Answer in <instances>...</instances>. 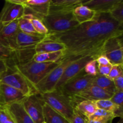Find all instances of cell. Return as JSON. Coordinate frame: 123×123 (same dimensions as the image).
Returning <instances> with one entry per match:
<instances>
[{
  "instance_id": "obj_8",
  "label": "cell",
  "mask_w": 123,
  "mask_h": 123,
  "mask_svg": "<svg viewBox=\"0 0 123 123\" xmlns=\"http://www.w3.org/2000/svg\"><path fill=\"white\" fill-rule=\"evenodd\" d=\"M113 94L95 85H91L79 93L68 98L72 106L74 107L80 102L85 100L97 101L103 99H110Z\"/></svg>"
},
{
  "instance_id": "obj_11",
  "label": "cell",
  "mask_w": 123,
  "mask_h": 123,
  "mask_svg": "<svg viewBox=\"0 0 123 123\" xmlns=\"http://www.w3.org/2000/svg\"><path fill=\"white\" fill-rule=\"evenodd\" d=\"M123 36L114 37L106 42L102 55H105L112 65H121L123 61Z\"/></svg>"
},
{
  "instance_id": "obj_19",
  "label": "cell",
  "mask_w": 123,
  "mask_h": 123,
  "mask_svg": "<svg viewBox=\"0 0 123 123\" xmlns=\"http://www.w3.org/2000/svg\"><path fill=\"white\" fill-rule=\"evenodd\" d=\"M66 50V47L63 43L47 38L36 44L35 47L36 54L65 51Z\"/></svg>"
},
{
  "instance_id": "obj_16",
  "label": "cell",
  "mask_w": 123,
  "mask_h": 123,
  "mask_svg": "<svg viewBox=\"0 0 123 123\" xmlns=\"http://www.w3.org/2000/svg\"><path fill=\"white\" fill-rule=\"evenodd\" d=\"M123 0H90L83 1L82 5L94 11L96 13H110Z\"/></svg>"
},
{
  "instance_id": "obj_33",
  "label": "cell",
  "mask_w": 123,
  "mask_h": 123,
  "mask_svg": "<svg viewBox=\"0 0 123 123\" xmlns=\"http://www.w3.org/2000/svg\"><path fill=\"white\" fill-rule=\"evenodd\" d=\"M0 123H14L5 107L0 110Z\"/></svg>"
},
{
  "instance_id": "obj_28",
  "label": "cell",
  "mask_w": 123,
  "mask_h": 123,
  "mask_svg": "<svg viewBox=\"0 0 123 123\" xmlns=\"http://www.w3.org/2000/svg\"><path fill=\"white\" fill-rule=\"evenodd\" d=\"M95 103L98 109H103L107 111L112 112L115 114L118 107L114 104L110 99H103L95 101Z\"/></svg>"
},
{
  "instance_id": "obj_25",
  "label": "cell",
  "mask_w": 123,
  "mask_h": 123,
  "mask_svg": "<svg viewBox=\"0 0 123 123\" xmlns=\"http://www.w3.org/2000/svg\"><path fill=\"white\" fill-rule=\"evenodd\" d=\"M97 109L95 102L90 100L83 101L74 107L76 111L82 114L86 118H89L93 115Z\"/></svg>"
},
{
  "instance_id": "obj_24",
  "label": "cell",
  "mask_w": 123,
  "mask_h": 123,
  "mask_svg": "<svg viewBox=\"0 0 123 123\" xmlns=\"http://www.w3.org/2000/svg\"><path fill=\"white\" fill-rule=\"evenodd\" d=\"M91 85L98 86L113 94L116 92V88L114 81L111 80L107 76L100 75L99 74H97L95 76Z\"/></svg>"
},
{
  "instance_id": "obj_42",
  "label": "cell",
  "mask_w": 123,
  "mask_h": 123,
  "mask_svg": "<svg viewBox=\"0 0 123 123\" xmlns=\"http://www.w3.org/2000/svg\"><path fill=\"white\" fill-rule=\"evenodd\" d=\"M2 108H4V107L2 106H1V105H0V110H1V109H2Z\"/></svg>"
},
{
  "instance_id": "obj_29",
  "label": "cell",
  "mask_w": 123,
  "mask_h": 123,
  "mask_svg": "<svg viewBox=\"0 0 123 123\" xmlns=\"http://www.w3.org/2000/svg\"><path fill=\"white\" fill-rule=\"evenodd\" d=\"M31 20L35 30L38 34L43 35L46 37L48 36L49 34L48 30L41 19L31 15Z\"/></svg>"
},
{
  "instance_id": "obj_4",
  "label": "cell",
  "mask_w": 123,
  "mask_h": 123,
  "mask_svg": "<svg viewBox=\"0 0 123 123\" xmlns=\"http://www.w3.org/2000/svg\"><path fill=\"white\" fill-rule=\"evenodd\" d=\"M38 96L44 103L63 116L70 123L74 109L67 97L56 91L38 94Z\"/></svg>"
},
{
  "instance_id": "obj_35",
  "label": "cell",
  "mask_w": 123,
  "mask_h": 123,
  "mask_svg": "<svg viewBox=\"0 0 123 123\" xmlns=\"http://www.w3.org/2000/svg\"><path fill=\"white\" fill-rule=\"evenodd\" d=\"M85 118L86 117L85 116L74 109L70 123H85Z\"/></svg>"
},
{
  "instance_id": "obj_20",
  "label": "cell",
  "mask_w": 123,
  "mask_h": 123,
  "mask_svg": "<svg viewBox=\"0 0 123 123\" xmlns=\"http://www.w3.org/2000/svg\"><path fill=\"white\" fill-rule=\"evenodd\" d=\"M73 14L79 24L93 20L97 13L88 7L80 5L73 10Z\"/></svg>"
},
{
  "instance_id": "obj_27",
  "label": "cell",
  "mask_w": 123,
  "mask_h": 123,
  "mask_svg": "<svg viewBox=\"0 0 123 123\" xmlns=\"http://www.w3.org/2000/svg\"><path fill=\"white\" fill-rule=\"evenodd\" d=\"M115 118H116V116L114 112L97 108L94 114L88 119L104 123H112L113 120Z\"/></svg>"
},
{
  "instance_id": "obj_14",
  "label": "cell",
  "mask_w": 123,
  "mask_h": 123,
  "mask_svg": "<svg viewBox=\"0 0 123 123\" xmlns=\"http://www.w3.org/2000/svg\"><path fill=\"white\" fill-rule=\"evenodd\" d=\"M50 2L51 0H23L25 14H30L42 20L49 13Z\"/></svg>"
},
{
  "instance_id": "obj_31",
  "label": "cell",
  "mask_w": 123,
  "mask_h": 123,
  "mask_svg": "<svg viewBox=\"0 0 123 123\" xmlns=\"http://www.w3.org/2000/svg\"><path fill=\"white\" fill-rule=\"evenodd\" d=\"M123 76V70L120 65H113L108 77L111 80H114L118 77Z\"/></svg>"
},
{
  "instance_id": "obj_34",
  "label": "cell",
  "mask_w": 123,
  "mask_h": 123,
  "mask_svg": "<svg viewBox=\"0 0 123 123\" xmlns=\"http://www.w3.org/2000/svg\"><path fill=\"white\" fill-rule=\"evenodd\" d=\"M112 66L113 65H112L111 64H109L108 65H105V66L97 64V72H98V74L102 76H108V74L110 73L111 70Z\"/></svg>"
},
{
  "instance_id": "obj_12",
  "label": "cell",
  "mask_w": 123,
  "mask_h": 123,
  "mask_svg": "<svg viewBox=\"0 0 123 123\" xmlns=\"http://www.w3.org/2000/svg\"><path fill=\"white\" fill-rule=\"evenodd\" d=\"M25 111L34 123L44 122L43 117L44 102L40 99L38 94L26 97L22 102Z\"/></svg>"
},
{
  "instance_id": "obj_36",
  "label": "cell",
  "mask_w": 123,
  "mask_h": 123,
  "mask_svg": "<svg viewBox=\"0 0 123 123\" xmlns=\"http://www.w3.org/2000/svg\"><path fill=\"white\" fill-rule=\"evenodd\" d=\"M114 85H115L116 91H123V76L118 77L114 80Z\"/></svg>"
},
{
  "instance_id": "obj_22",
  "label": "cell",
  "mask_w": 123,
  "mask_h": 123,
  "mask_svg": "<svg viewBox=\"0 0 123 123\" xmlns=\"http://www.w3.org/2000/svg\"><path fill=\"white\" fill-rule=\"evenodd\" d=\"M43 117L46 123H70L67 119L45 103L43 104Z\"/></svg>"
},
{
  "instance_id": "obj_30",
  "label": "cell",
  "mask_w": 123,
  "mask_h": 123,
  "mask_svg": "<svg viewBox=\"0 0 123 123\" xmlns=\"http://www.w3.org/2000/svg\"><path fill=\"white\" fill-rule=\"evenodd\" d=\"M84 70L87 75L96 76L98 74V72H97V63L96 62V59H93V60L89 61L85 65Z\"/></svg>"
},
{
  "instance_id": "obj_3",
  "label": "cell",
  "mask_w": 123,
  "mask_h": 123,
  "mask_svg": "<svg viewBox=\"0 0 123 123\" xmlns=\"http://www.w3.org/2000/svg\"><path fill=\"white\" fill-rule=\"evenodd\" d=\"M56 62H38L33 60L18 65L14 69L19 71L31 84L35 86L39 83L49 72L58 66Z\"/></svg>"
},
{
  "instance_id": "obj_7",
  "label": "cell",
  "mask_w": 123,
  "mask_h": 123,
  "mask_svg": "<svg viewBox=\"0 0 123 123\" xmlns=\"http://www.w3.org/2000/svg\"><path fill=\"white\" fill-rule=\"evenodd\" d=\"M94 78L95 76L87 75L84 70L79 76L64 85L57 92L70 98L91 86Z\"/></svg>"
},
{
  "instance_id": "obj_1",
  "label": "cell",
  "mask_w": 123,
  "mask_h": 123,
  "mask_svg": "<svg viewBox=\"0 0 123 123\" xmlns=\"http://www.w3.org/2000/svg\"><path fill=\"white\" fill-rule=\"evenodd\" d=\"M123 36V23L110 13H97L93 20L79 24L66 32L49 35L46 38L63 43L64 58L91 56L96 59L102 54L106 42Z\"/></svg>"
},
{
  "instance_id": "obj_5",
  "label": "cell",
  "mask_w": 123,
  "mask_h": 123,
  "mask_svg": "<svg viewBox=\"0 0 123 123\" xmlns=\"http://www.w3.org/2000/svg\"><path fill=\"white\" fill-rule=\"evenodd\" d=\"M79 57H68L62 58L58 66L50 71L39 83L35 85L38 94L55 91V87L62 76L66 67L74 60Z\"/></svg>"
},
{
  "instance_id": "obj_6",
  "label": "cell",
  "mask_w": 123,
  "mask_h": 123,
  "mask_svg": "<svg viewBox=\"0 0 123 123\" xmlns=\"http://www.w3.org/2000/svg\"><path fill=\"white\" fill-rule=\"evenodd\" d=\"M0 82L12 86L21 91L26 97L38 94L32 84L17 70H7V72L0 76Z\"/></svg>"
},
{
  "instance_id": "obj_43",
  "label": "cell",
  "mask_w": 123,
  "mask_h": 123,
  "mask_svg": "<svg viewBox=\"0 0 123 123\" xmlns=\"http://www.w3.org/2000/svg\"><path fill=\"white\" fill-rule=\"evenodd\" d=\"M122 50H123V48H122Z\"/></svg>"
},
{
  "instance_id": "obj_40",
  "label": "cell",
  "mask_w": 123,
  "mask_h": 123,
  "mask_svg": "<svg viewBox=\"0 0 123 123\" xmlns=\"http://www.w3.org/2000/svg\"><path fill=\"white\" fill-rule=\"evenodd\" d=\"M117 123H123V118H120V120L118 121Z\"/></svg>"
},
{
  "instance_id": "obj_44",
  "label": "cell",
  "mask_w": 123,
  "mask_h": 123,
  "mask_svg": "<svg viewBox=\"0 0 123 123\" xmlns=\"http://www.w3.org/2000/svg\"><path fill=\"white\" fill-rule=\"evenodd\" d=\"M43 123H45V122H43Z\"/></svg>"
},
{
  "instance_id": "obj_32",
  "label": "cell",
  "mask_w": 123,
  "mask_h": 123,
  "mask_svg": "<svg viewBox=\"0 0 123 123\" xmlns=\"http://www.w3.org/2000/svg\"><path fill=\"white\" fill-rule=\"evenodd\" d=\"M112 16L120 22L123 23V3L118 6L110 13Z\"/></svg>"
},
{
  "instance_id": "obj_21",
  "label": "cell",
  "mask_w": 123,
  "mask_h": 123,
  "mask_svg": "<svg viewBox=\"0 0 123 123\" xmlns=\"http://www.w3.org/2000/svg\"><path fill=\"white\" fill-rule=\"evenodd\" d=\"M82 2L83 0H51L50 10H73Z\"/></svg>"
},
{
  "instance_id": "obj_2",
  "label": "cell",
  "mask_w": 123,
  "mask_h": 123,
  "mask_svg": "<svg viewBox=\"0 0 123 123\" xmlns=\"http://www.w3.org/2000/svg\"><path fill=\"white\" fill-rule=\"evenodd\" d=\"M42 20L48 30V36L70 31L79 25L73 10H50Z\"/></svg>"
},
{
  "instance_id": "obj_23",
  "label": "cell",
  "mask_w": 123,
  "mask_h": 123,
  "mask_svg": "<svg viewBox=\"0 0 123 123\" xmlns=\"http://www.w3.org/2000/svg\"><path fill=\"white\" fill-rule=\"evenodd\" d=\"M64 56V51L55 52L37 53L34 55L32 60L38 62H56Z\"/></svg>"
},
{
  "instance_id": "obj_39",
  "label": "cell",
  "mask_w": 123,
  "mask_h": 123,
  "mask_svg": "<svg viewBox=\"0 0 123 123\" xmlns=\"http://www.w3.org/2000/svg\"><path fill=\"white\" fill-rule=\"evenodd\" d=\"M85 123H104L102 122H100L98 121H95V120H90L88 118H85Z\"/></svg>"
},
{
  "instance_id": "obj_38",
  "label": "cell",
  "mask_w": 123,
  "mask_h": 123,
  "mask_svg": "<svg viewBox=\"0 0 123 123\" xmlns=\"http://www.w3.org/2000/svg\"><path fill=\"white\" fill-rule=\"evenodd\" d=\"M7 70H8V67H7L6 62L3 60H0V76L6 73Z\"/></svg>"
},
{
  "instance_id": "obj_13",
  "label": "cell",
  "mask_w": 123,
  "mask_h": 123,
  "mask_svg": "<svg viewBox=\"0 0 123 123\" xmlns=\"http://www.w3.org/2000/svg\"><path fill=\"white\" fill-rule=\"evenodd\" d=\"M18 20L5 25L0 24V43L17 50L24 48L18 47L16 43V36L19 31Z\"/></svg>"
},
{
  "instance_id": "obj_18",
  "label": "cell",
  "mask_w": 123,
  "mask_h": 123,
  "mask_svg": "<svg viewBox=\"0 0 123 123\" xmlns=\"http://www.w3.org/2000/svg\"><path fill=\"white\" fill-rule=\"evenodd\" d=\"M43 35H34L18 31L16 36V43L20 48H30L36 46L37 44L46 38Z\"/></svg>"
},
{
  "instance_id": "obj_15",
  "label": "cell",
  "mask_w": 123,
  "mask_h": 123,
  "mask_svg": "<svg viewBox=\"0 0 123 123\" xmlns=\"http://www.w3.org/2000/svg\"><path fill=\"white\" fill-rule=\"evenodd\" d=\"M26 97L19 90L0 82V105L2 106L22 102Z\"/></svg>"
},
{
  "instance_id": "obj_10",
  "label": "cell",
  "mask_w": 123,
  "mask_h": 123,
  "mask_svg": "<svg viewBox=\"0 0 123 123\" xmlns=\"http://www.w3.org/2000/svg\"><path fill=\"white\" fill-rule=\"evenodd\" d=\"M93 59L91 56H84L79 57L72 61L65 69L62 76L55 87V91H59L66 83L79 76L84 71L85 65Z\"/></svg>"
},
{
  "instance_id": "obj_17",
  "label": "cell",
  "mask_w": 123,
  "mask_h": 123,
  "mask_svg": "<svg viewBox=\"0 0 123 123\" xmlns=\"http://www.w3.org/2000/svg\"><path fill=\"white\" fill-rule=\"evenodd\" d=\"M4 107L14 123H34L25 111L22 102L12 103Z\"/></svg>"
},
{
  "instance_id": "obj_9",
  "label": "cell",
  "mask_w": 123,
  "mask_h": 123,
  "mask_svg": "<svg viewBox=\"0 0 123 123\" xmlns=\"http://www.w3.org/2000/svg\"><path fill=\"white\" fill-rule=\"evenodd\" d=\"M23 0H6L0 13V24L5 25L20 19L25 14Z\"/></svg>"
},
{
  "instance_id": "obj_41",
  "label": "cell",
  "mask_w": 123,
  "mask_h": 123,
  "mask_svg": "<svg viewBox=\"0 0 123 123\" xmlns=\"http://www.w3.org/2000/svg\"><path fill=\"white\" fill-rule=\"evenodd\" d=\"M120 66H121V68H123V61L122 64H121V65H120Z\"/></svg>"
},
{
  "instance_id": "obj_37",
  "label": "cell",
  "mask_w": 123,
  "mask_h": 123,
  "mask_svg": "<svg viewBox=\"0 0 123 123\" xmlns=\"http://www.w3.org/2000/svg\"><path fill=\"white\" fill-rule=\"evenodd\" d=\"M96 62L98 65H102V66H105L108 65L110 63V61L108 60V58L105 55H100L96 59Z\"/></svg>"
},
{
  "instance_id": "obj_26",
  "label": "cell",
  "mask_w": 123,
  "mask_h": 123,
  "mask_svg": "<svg viewBox=\"0 0 123 123\" xmlns=\"http://www.w3.org/2000/svg\"><path fill=\"white\" fill-rule=\"evenodd\" d=\"M31 15L25 14L23 17L18 20V26L19 31L26 34L34 35L38 34L35 30L32 22H31Z\"/></svg>"
}]
</instances>
